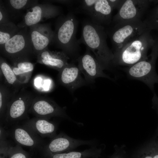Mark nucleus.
I'll return each mask as SVG.
<instances>
[{"instance_id":"1","label":"nucleus","mask_w":158,"mask_h":158,"mask_svg":"<svg viewBox=\"0 0 158 158\" xmlns=\"http://www.w3.org/2000/svg\"><path fill=\"white\" fill-rule=\"evenodd\" d=\"M107 36L104 27L93 23L90 19L83 21L78 43L84 44L93 52L103 70H110L113 67L114 55L108 46Z\"/></svg>"},{"instance_id":"2","label":"nucleus","mask_w":158,"mask_h":158,"mask_svg":"<svg viewBox=\"0 0 158 158\" xmlns=\"http://www.w3.org/2000/svg\"><path fill=\"white\" fill-rule=\"evenodd\" d=\"M78 24L73 11H70L66 15H60L56 22L52 42L61 49L73 63L77 62L80 56V44L76 37Z\"/></svg>"},{"instance_id":"3","label":"nucleus","mask_w":158,"mask_h":158,"mask_svg":"<svg viewBox=\"0 0 158 158\" xmlns=\"http://www.w3.org/2000/svg\"><path fill=\"white\" fill-rule=\"evenodd\" d=\"M148 29L127 44L119 51L113 52V67L119 66H131L142 60L148 59L149 50L153 46L155 39Z\"/></svg>"},{"instance_id":"4","label":"nucleus","mask_w":158,"mask_h":158,"mask_svg":"<svg viewBox=\"0 0 158 158\" xmlns=\"http://www.w3.org/2000/svg\"><path fill=\"white\" fill-rule=\"evenodd\" d=\"M107 27L105 30L111 40L113 52L119 51L148 29L141 20L110 25Z\"/></svg>"},{"instance_id":"5","label":"nucleus","mask_w":158,"mask_h":158,"mask_svg":"<svg viewBox=\"0 0 158 158\" xmlns=\"http://www.w3.org/2000/svg\"><path fill=\"white\" fill-rule=\"evenodd\" d=\"M155 41L148 59L139 61L124 69L130 78L138 80L145 84L155 93L154 85L158 83V75L155 69L156 62L158 57V37Z\"/></svg>"},{"instance_id":"6","label":"nucleus","mask_w":158,"mask_h":158,"mask_svg":"<svg viewBox=\"0 0 158 158\" xmlns=\"http://www.w3.org/2000/svg\"><path fill=\"white\" fill-rule=\"evenodd\" d=\"M1 52L12 62L22 60H29L34 55L32 44L27 27L21 30L0 46Z\"/></svg>"},{"instance_id":"7","label":"nucleus","mask_w":158,"mask_h":158,"mask_svg":"<svg viewBox=\"0 0 158 158\" xmlns=\"http://www.w3.org/2000/svg\"><path fill=\"white\" fill-rule=\"evenodd\" d=\"M35 96L31 92L22 89L15 93L8 104L4 127L6 128L29 119V110Z\"/></svg>"},{"instance_id":"8","label":"nucleus","mask_w":158,"mask_h":158,"mask_svg":"<svg viewBox=\"0 0 158 158\" xmlns=\"http://www.w3.org/2000/svg\"><path fill=\"white\" fill-rule=\"evenodd\" d=\"M95 140H84L72 138L61 132L50 139L38 152L40 157H44L56 154L72 151L82 145L96 146Z\"/></svg>"},{"instance_id":"9","label":"nucleus","mask_w":158,"mask_h":158,"mask_svg":"<svg viewBox=\"0 0 158 158\" xmlns=\"http://www.w3.org/2000/svg\"><path fill=\"white\" fill-rule=\"evenodd\" d=\"M157 1L124 0L123 4L113 17L110 25L123 22L141 20L146 14L152 3Z\"/></svg>"},{"instance_id":"10","label":"nucleus","mask_w":158,"mask_h":158,"mask_svg":"<svg viewBox=\"0 0 158 158\" xmlns=\"http://www.w3.org/2000/svg\"><path fill=\"white\" fill-rule=\"evenodd\" d=\"M28 113L35 117L49 120L53 117L71 120L66 113L65 107H61L51 98L43 96H35Z\"/></svg>"},{"instance_id":"11","label":"nucleus","mask_w":158,"mask_h":158,"mask_svg":"<svg viewBox=\"0 0 158 158\" xmlns=\"http://www.w3.org/2000/svg\"><path fill=\"white\" fill-rule=\"evenodd\" d=\"M11 127L7 130L9 136L16 145L30 148L32 153L38 152L47 143L43 138L23 124L18 123Z\"/></svg>"},{"instance_id":"12","label":"nucleus","mask_w":158,"mask_h":158,"mask_svg":"<svg viewBox=\"0 0 158 158\" xmlns=\"http://www.w3.org/2000/svg\"><path fill=\"white\" fill-rule=\"evenodd\" d=\"M60 7L50 3L37 4L27 10L22 21L17 26L20 29L38 24L40 22L60 15Z\"/></svg>"},{"instance_id":"13","label":"nucleus","mask_w":158,"mask_h":158,"mask_svg":"<svg viewBox=\"0 0 158 158\" xmlns=\"http://www.w3.org/2000/svg\"><path fill=\"white\" fill-rule=\"evenodd\" d=\"M78 66L84 76L87 83H93L98 77L112 79L103 72L102 69L95 57L90 53V50L86 47L84 54L80 56L77 60Z\"/></svg>"},{"instance_id":"14","label":"nucleus","mask_w":158,"mask_h":158,"mask_svg":"<svg viewBox=\"0 0 158 158\" xmlns=\"http://www.w3.org/2000/svg\"><path fill=\"white\" fill-rule=\"evenodd\" d=\"M30 27L29 34L34 54L36 56L52 43L54 32L49 24H37Z\"/></svg>"},{"instance_id":"15","label":"nucleus","mask_w":158,"mask_h":158,"mask_svg":"<svg viewBox=\"0 0 158 158\" xmlns=\"http://www.w3.org/2000/svg\"><path fill=\"white\" fill-rule=\"evenodd\" d=\"M81 73L78 66L74 63H68L59 72V81L62 85L73 92L87 83L81 76Z\"/></svg>"},{"instance_id":"16","label":"nucleus","mask_w":158,"mask_h":158,"mask_svg":"<svg viewBox=\"0 0 158 158\" xmlns=\"http://www.w3.org/2000/svg\"><path fill=\"white\" fill-rule=\"evenodd\" d=\"M23 124L42 138L51 139L57 135L58 124L49 120L35 117L26 120Z\"/></svg>"},{"instance_id":"17","label":"nucleus","mask_w":158,"mask_h":158,"mask_svg":"<svg viewBox=\"0 0 158 158\" xmlns=\"http://www.w3.org/2000/svg\"><path fill=\"white\" fill-rule=\"evenodd\" d=\"M113 10L108 0H97L94 7L87 15L93 23L107 27L112 22Z\"/></svg>"},{"instance_id":"18","label":"nucleus","mask_w":158,"mask_h":158,"mask_svg":"<svg viewBox=\"0 0 158 158\" xmlns=\"http://www.w3.org/2000/svg\"><path fill=\"white\" fill-rule=\"evenodd\" d=\"M37 62L59 72L68 63L69 57L62 51H51L48 48L37 56Z\"/></svg>"},{"instance_id":"19","label":"nucleus","mask_w":158,"mask_h":158,"mask_svg":"<svg viewBox=\"0 0 158 158\" xmlns=\"http://www.w3.org/2000/svg\"><path fill=\"white\" fill-rule=\"evenodd\" d=\"M0 73L4 78V83L13 93L19 91L23 85L18 80L11 66L2 57L0 59Z\"/></svg>"},{"instance_id":"20","label":"nucleus","mask_w":158,"mask_h":158,"mask_svg":"<svg viewBox=\"0 0 158 158\" xmlns=\"http://www.w3.org/2000/svg\"><path fill=\"white\" fill-rule=\"evenodd\" d=\"M98 146H92L82 151L72 150L39 158H100L104 147L102 145L99 147Z\"/></svg>"},{"instance_id":"21","label":"nucleus","mask_w":158,"mask_h":158,"mask_svg":"<svg viewBox=\"0 0 158 158\" xmlns=\"http://www.w3.org/2000/svg\"><path fill=\"white\" fill-rule=\"evenodd\" d=\"M12 63L11 67L18 80L23 85L27 83L34 70V64L28 60H19Z\"/></svg>"},{"instance_id":"22","label":"nucleus","mask_w":158,"mask_h":158,"mask_svg":"<svg viewBox=\"0 0 158 158\" xmlns=\"http://www.w3.org/2000/svg\"><path fill=\"white\" fill-rule=\"evenodd\" d=\"M10 18H15L22 11L30 8L37 4V1L28 0H6L3 3Z\"/></svg>"},{"instance_id":"23","label":"nucleus","mask_w":158,"mask_h":158,"mask_svg":"<svg viewBox=\"0 0 158 158\" xmlns=\"http://www.w3.org/2000/svg\"><path fill=\"white\" fill-rule=\"evenodd\" d=\"M2 82L0 87V126H4L5 116L8 104L15 94Z\"/></svg>"},{"instance_id":"24","label":"nucleus","mask_w":158,"mask_h":158,"mask_svg":"<svg viewBox=\"0 0 158 158\" xmlns=\"http://www.w3.org/2000/svg\"><path fill=\"white\" fill-rule=\"evenodd\" d=\"M20 29L11 21L0 24V45L1 46L12 37Z\"/></svg>"},{"instance_id":"25","label":"nucleus","mask_w":158,"mask_h":158,"mask_svg":"<svg viewBox=\"0 0 158 158\" xmlns=\"http://www.w3.org/2000/svg\"><path fill=\"white\" fill-rule=\"evenodd\" d=\"M146 14L143 21L147 28L151 30L158 31V2L153 8L149 9Z\"/></svg>"},{"instance_id":"26","label":"nucleus","mask_w":158,"mask_h":158,"mask_svg":"<svg viewBox=\"0 0 158 158\" xmlns=\"http://www.w3.org/2000/svg\"><path fill=\"white\" fill-rule=\"evenodd\" d=\"M153 144V138L137 150L132 158H152Z\"/></svg>"},{"instance_id":"27","label":"nucleus","mask_w":158,"mask_h":158,"mask_svg":"<svg viewBox=\"0 0 158 158\" xmlns=\"http://www.w3.org/2000/svg\"><path fill=\"white\" fill-rule=\"evenodd\" d=\"M97 0H84L79 1V5L74 9L71 11L82 13L87 15L90 12L94 7Z\"/></svg>"},{"instance_id":"28","label":"nucleus","mask_w":158,"mask_h":158,"mask_svg":"<svg viewBox=\"0 0 158 158\" xmlns=\"http://www.w3.org/2000/svg\"><path fill=\"white\" fill-rule=\"evenodd\" d=\"M32 153L25 150L18 145L13 146L10 149L8 158H30Z\"/></svg>"},{"instance_id":"29","label":"nucleus","mask_w":158,"mask_h":158,"mask_svg":"<svg viewBox=\"0 0 158 158\" xmlns=\"http://www.w3.org/2000/svg\"><path fill=\"white\" fill-rule=\"evenodd\" d=\"M13 146L10 140H0V158H8L10 149Z\"/></svg>"},{"instance_id":"30","label":"nucleus","mask_w":158,"mask_h":158,"mask_svg":"<svg viewBox=\"0 0 158 158\" xmlns=\"http://www.w3.org/2000/svg\"><path fill=\"white\" fill-rule=\"evenodd\" d=\"M125 147L123 145L120 146L115 145L114 147V152L109 158H127Z\"/></svg>"},{"instance_id":"31","label":"nucleus","mask_w":158,"mask_h":158,"mask_svg":"<svg viewBox=\"0 0 158 158\" xmlns=\"http://www.w3.org/2000/svg\"><path fill=\"white\" fill-rule=\"evenodd\" d=\"M9 14L5 8L3 3L0 2V24L7 23L11 21Z\"/></svg>"},{"instance_id":"32","label":"nucleus","mask_w":158,"mask_h":158,"mask_svg":"<svg viewBox=\"0 0 158 158\" xmlns=\"http://www.w3.org/2000/svg\"><path fill=\"white\" fill-rule=\"evenodd\" d=\"M152 99V108L157 111L158 115V96L155 93ZM155 137L158 138V125L156 131Z\"/></svg>"},{"instance_id":"33","label":"nucleus","mask_w":158,"mask_h":158,"mask_svg":"<svg viewBox=\"0 0 158 158\" xmlns=\"http://www.w3.org/2000/svg\"><path fill=\"white\" fill-rule=\"evenodd\" d=\"M110 5L114 9L118 10L120 8L124 0H108Z\"/></svg>"},{"instance_id":"34","label":"nucleus","mask_w":158,"mask_h":158,"mask_svg":"<svg viewBox=\"0 0 158 158\" xmlns=\"http://www.w3.org/2000/svg\"><path fill=\"white\" fill-rule=\"evenodd\" d=\"M9 136V133L7 130L3 126H0V140H7Z\"/></svg>"},{"instance_id":"35","label":"nucleus","mask_w":158,"mask_h":158,"mask_svg":"<svg viewBox=\"0 0 158 158\" xmlns=\"http://www.w3.org/2000/svg\"><path fill=\"white\" fill-rule=\"evenodd\" d=\"M78 1L76 0H57L55 2L64 4L68 6H72L74 4L78 2Z\"/></svg>"},{"instance_id":"36","label":"nucleus","mask_w":158,"mask_h":158,"mask_svg":"<svg viewBox=\"0 0 158 158\" xmlns=\"http://www.w3.org/2000/svg\"><path fill=\"white\" fill-rule=\"evenodd\" d=\"M30 158H38L36 156L34 155V154L32 153V155Z\"/></svg>"},{"instance_id":"37","label":"nucleus","mask_w":158,"mask_h":158,"mask_svg":"<svg viewBox=\"0 0 158 158\" xmlns=\"http://www.w3.org/2000/svg\"></svg>"}]
</instances>
